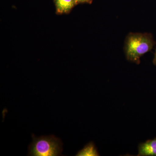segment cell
<instances>
[{
  "mask_svg": "<svg viewBox=\"0 0 156 156\" xmlns=\"http://www.w3.org/2000/svg\"><path fill=\"white\" fill-rule=\"evenodd\" d=\"M97 150L92 142H90L86 145L84 148L80 151L76 156H98Z\"/></svg>",
  "mask_w": 156,
  "mask_h": 156,
  "instance_id": "5",
  "label": "cell"
},
{
  "mask_svg": "<svg viewBox=\"0 0 156 156\" xmlns=\"http://www.w3.org/2000/svg\"><path fill=\"white\" fill-rule=\"evenodd\" d=\"M156 44L151 33H130L125 41L124 51L128 61L136 64L140 63V58L150 52Z\"/></svg>",
  "mask_w": 156,
  "mask_h": 156,
  "instance_id": "1",
  "label": "cell"
},
{
  "mask_svg": "<svg viewBox=\"0 0 156 156\" xmlns=\"http://www.w3.org/2000/svg\"><path fill=\"white\" fill-rule=\"evenodd\" d=\"M153 63L154 65L155 66H156V49L154 53V55L153 60Z\"/></svg>",
  "mask_w": 156,
  "mask_h": 156,
  "instance_id": "7",
  "label": "cell"
},
{
  "mask_svg": "<svg viewBox=\"0 0 156 156\" xmlns=\"http://www.w3.org/2000/svg\"><path fill=\"white\" fill-rule=\"evenodd\" d=\"M57 14H67L78 5L76 0H54Z\"/></svg>",
  "mask_w": 156,
  "mask_h": 156,
  "instance_id": "4",
  "label": "cell"
},
{
  "mask_svg": "<svg viewBox=\"0 0 156 156\" xmlns=\"http://www.w3.org/2000/svg\"><path fill=\"white\" fill-rule=\"evenodd\" d=\"M93 0H76L78 4H81V3H88L91 4Z\"/></svg>",
  "mask_w": 156,
  "mask_h": 156,
  "instance_id": "6",
  "label": "cell"
},
{
  "mask_svg": "<svg viewBox=\"0 0 156 156\" xmlns=\"http://www.w3.org/2000/svg\"><path fill=\"white\" fill-rule=\"evenodd\" d=\"M138 156H156V138L140 144L138 146Z\"/></svg>",
  "mask_w": 156,
  "mask_h": 156,
  "instance_id": "3",
  "label": "cell"
},
{
  "mask_svg": "<svg viewBox=\"0 0 156 156\" xmlns=\"http://www.w3.org/2000/svg\"><path fill=\"white\" fill-rule=\"evenodd\" d=\"M33 141L29 147L28 155L57 156L61 155L62 143L61 140L53 136L37 137L32 134Z\"/></svg>",
  "mask_w": 156,
  "mask_h": 156,
  "instance_id": "2",
  "label": "cell"
}]
</instances>
